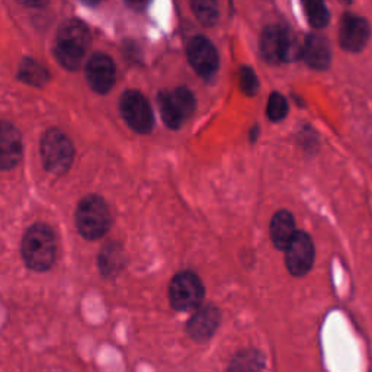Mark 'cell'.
I'll return each mask as SVG.
<instances>
[{
    "label": "cell",
    "instance_id": "cell-1",
    "mask_svg": "<svg viewBox=\"0 0 372 372\" xmlns=\"http://www.w3.org/2000/svg\"><path fill=\"white\" fill-rule=\"evenodd\" d=\"M90 43V32L85 22L72 18L64 21L55 37V57L67 70H78L82 65Z\"/></svg>",
    "mask_w": 372,
    "mask_h": 372
},
{
    "label": "cell",
    "instance_id": "cell-2",
    "mask_svg": "<svg viewBox=\"0 0 372 372\" xmlns=\"http://www.w3.org/2000/svg\"><path fill=\"white\" fill-rule=\"evenodd\" d=\"M57 256V240L51 227L38 223L31 225L22 239V257L32 270H47Z\"/></svg>",
    "mask_w": 372,
    "mask_h": 372
},
{
    "label": "cell",
    "instance_id": "cell-3",
    "mask_svg": "<svg viewBox=\"0 0 372 372\" xmlns=\"http://www.w3.org/2000/svg\"><path fill=\"white\" fill-rule=\"evenodd\" d=\"M260 54L265 61L278 64L281 61H294L302 54V44L295 33L281 25H267L259 40Z\"/></svg>",
    "mask_w": 372,
    "mask_h": 372
},
{
    "label": "cell",
    "instance_id": "cell-4",
    "mask_svg": "<svg viewBox=\"0 0 372 372\" xmlns=\"http://www.w3.org/2000/svg\"><path fill=\"white\" fill-rule=\"evenodd\" d=\"M76 225L87 240L104 238L111 227V213L107 202L97 195L85 196L76 210Z\"/></svg>",
    "mask_w": 372,
    "mask_h": 372
},
{
    "label": "cell",
    "instance_id": "cell-5",
    "mask_svg": "<svg viewBox=\"0 0 372 372\" xmlns=\"http://www.w3.org/2000/svg\"><path fill=\"white\" fill-rule=\"evenodd\" d=\"M40 150L44 167L53 175H64L73 163V144L69 137L57 128H50L44 132Z\"/></svg>",
    "mask_w": 372,
    "mask_h": 372
},
{
    "label": "cell",
    "instance_id": "cell-6",
    "mask_svg": "<svg viewBox=\"0 0 372 372\" xmlns=\"http://www.w3.org/2000/svg\"><path fill=\"white\" fill-rule=\"evenodd\" d=\"M206 297V288L193 272L176 274L169 287L171 306L178 312H191L199 309Z\"/></svg>",
    "mask_w": 372,
    "mask_h": 372
},
{
    "label": "cell",
    "instance_id": "cell-7",
    "mask_svg": "<svg viewBox=\"0 0 372 372\" xmlns=\"http://www.w3.org/2000/svg\"><path fill=\"white\" fill-rule=\"evenodd\" d=\"M157 102L163 121L172 129H178L195 111V97L186 87H176L172 92H160Z\"/></svg>",
    "mask_w": 372,
    "mask_h": 372
},
{
    "label": "cell",
    "instance_id": "cell-8",
    "mask_svg": "<svg viewBox=\"0 0 372 372\" xmlns=\"http://www.w3.org/2000/svg\"><path fill=\"white\" fill-rule=\"evenodd\" d=\"M119 111L125 122L140 134H149L154 125L149 100L139 90H125L119 99Z\"/></svg>",
    "mask_w": 372,
    "mask_h": 372
},
{
    "label": "cell",
    "instance_id": "cell-9",
    "mask_svg": "<svg viewBox=\"0 0 372 372\" xmlns=\"http://www.w3.org/2000/svg\"><path fill=\"white\" fill-rule=\"evenodd\" d=\"M314 262V245L307 233L297 231L294 240L285 250V263L289 274L304 277L312 269Z\"/></svg>",
    "mask_w": 372,
    "mask_h": 372
},
{
    "label": "cell",
    "instance_id": "cell-10",
    "mask_svg": "<svg viewBox=\"0 0 372 372\" xmlns=\"http://www.w3.org/2000/svg\"><path fill=\"white\" fill-rule=\"evenodd\" d=\"M186 54L193 70L202 78H211L218 70V53L214 44L202 36L193 37L186 47Z\"/></svg>",
    "mask_w": 372,
    "mask_h": 372
},
{
    "label": "cell",
    "instance_id": "cell-11",
    "mask_svg": "<svg viewBox=\"0 0 372 372\" xmlns=\"http://www.w3.org/2000/svg\"><path fill=\"white\" fill-rule=\"evenodd\" d=\"M89 86L100 95L108 93L115 82V64L108 54L95 53L86 64Z\"/></svg>",
    "mask_w": 372,
    "mask_h": 372
},
{
    "label": "cell",
    "instance_id": "cell-12",
    "mask_svg": "<svg viewBox=\"0 0 372 372\" xmlns=\"http://www.w3.org/2000/svg\"><path fill=\"white\" fill-rule=\"evenodd\" d=\"M371 28L366 19L354 14H345L341 19L339 43L341 47L351 53H358L365 48L369 40Z\"/></svg>",
    "mask_w": 372,
    "mask_h": 372
},
{
    "label": "cell",
    "instance_id": "cell-13",
    "mask_svg": "<svg viewBox=\"0 0 372 372\" xmlns=\"http://www.w3.org/2000/svg\"><path fill=\"white\" fill-rule=\"evenodd\" d=\"M221 323V313L216 306L199 307L186 323V333L196 344H206L216 334Z\"/></svg>",
    "mask_w": 372,
    "mask_h": 372
},
{
    "label": "cell",
    "instance_id": "cell-14",
    "mask_svg": "<svg viewBox=\"0 0 372 372\" xmlns=\"http://www.w3.org/2000/svg\"><path fill=\"white\" fill-rule=\"evenodd\" d=\"M22 159L21 132L8 121L0 125V167L4 171L15 167Z\"/></svg>",
    "mask_w": 372,
    "mask_h": 372
},
{
    "label": "cell",
    "instance_id": "cell-15",
    "mask_svg": "<svg viewBox=\"0 0 372 372\" xmlns=\"http://www.w3.org/2000/svg\"><path fill=\"white\" fill-rule=\"evenodd\" d=\"M302 58L312 69L326 70L331 61L329 41L324 37L317 36V33H312V36H309L306 41H304Z\"/></svg>",
    "mask_w": 372,
    "mask_h": 372
},
{
    "label": "cell",
    "instance_id": "cell-16",
    "mask_svg": "<svg viewBox=\"0 0 372 372\" xmlns=\"http://www.w3.org/2000/svg\"><path fill=\"white\" fill-rule=\"evenodd\" d=\"M295 234V221L289 211L281 210L272 217V220H270L269 235L277 249L287 250L289 243L294 240Z\"/></svg>",
    "mask_w": 372,
    "mask_h": 372
},
{
    "label": "cell",
    "instance_id": "cell-17",
    "mask_svg": "<svg viewBox=\"0 0 372 372\" xmlns=\"http://www.w3.org/2000/svg\"><path fill=\"white\" fill-rule=\"evenodd\" d=\"M263 368L265 356L257 349H242L233 355L227 372H262Z\"/></svg>",
    "mask_w": 372,
    "mask_h": 372
},
{
    "label": "cell",
    "instance_id": "cell-18",
    "mask_svg": "<svg viewBox=\"0 0 372 372\" xmlns=\"http://www.w3.org/2000/svg\"><path fill=\"white\" fill-rule=\"evenodd\" d=\"M19 79L32 86L41 87L48 82V72L32 58H25L19 67Z\"/></svg>",
    "mask_w": 372,
    "mask_h": 372
},
{
    "label": "cell",
    "instance_id": "cell-19",
    "mask_svg": "<svg viewBox=\"0 0 372 372\" xmlns=\"http://www.w3.org/2000/svg\"><path fill=\"white\" fill-rule=\"evenodd\" d=\"M124 262V255L121 246L117 243H111L102 249L99 255V266L104 275L117 274V270L121 269Z\"/></svg>",
    "mask_w": 372,
    "mask_h": 372
},
{
    "label": "cell",
    "instance_id": "cell-20",
    "mask_svg": "<svg viewBox=\"0 0 372 372\" xmlns=\"http://www.w3.org/2000/svg\"><path fill=\"white\" fill-rule=\"evenodd\" d=\"M302 6L312 26L324 28L329 23L330 15L324 4L316 2V0H309V2H304Z\"/></svg>",
    "mask_w": 372,
    "mask_h": 372
},
{
    "label": "cell",
    "instance_id": "cell-21",
    "mask_svg": "<svg viewBox=\"0 0 372 372\" xmlns=\"http://www.w3.org/2000/svg\"><path fill=\"white\" fill-rule=\"evenodd\" d=\"M192 12L196 19L206 26H213L218 21V8L216 2H192Z\"/></svg>",
    "mask_w": 372,
    "mask_h": 372
},
{
    "label": "cell",
    "instance_id": "cell-22",
    "mask_svg": "<svg viewBox=\"0 0 372 372\" xmlns=\"http://www.w3.org/2000/svg\"><path fill=\"white\" fill-rule=\"evenodd\" d=\"M288 114V102L284 95L280 92H272L267 99V107H266V115L270 121L278 122L282 121Z\"/></svg>",
    "mask_w": 372,
    "mask_h": 372
},
{
    "label": "cell",
    "instance_id": "cell-23",
    "mask_svg": "<svg viewBox=\"0 0 372 372\" xmlns=\"http://www.w3.org/2000/svg\"><path fill=\"white\" fill-rule=\"evenodd\" d=\"M240 87L245 95L255 96L259 90V80L250 67H242L240 70Z\"/></svg>",
    "mask_w": 372,
    "mask_h": 372
}]
</instances>
